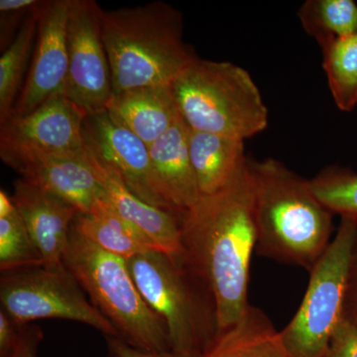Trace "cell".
<instances>
[{
	"mask_svg": "<svg viewBox=\"0 0 357 357\" xmlns=\"http://www.w3.org/2000/svg\"><path fill=\"white\" fill-rule=\"evenodd\" d=\"M43 337V332L38 326L29 324L21 326L17 344L7 357H38L39 345Z\"/></svg>",
	"mask_w": 357,
	"mask_h": 357,
	"instance_id": "83f0119b",
	"label": "cell"
},
{
	"mask_svg": "<svg viewBox=\"0 0 357 357\" xmlns=\"http://www.w3.org/2000/svg\"><path fill=\"white\" fill-rule=\"evenodd\" d=\"M128 262L141 296L166 326L171 351L201 356L218 335L210 292L180 255L151 250Z\"/></svg>",
	"mask_w": 357,
	"mask_h": 357,
	"instance_id": "8992f818",
	"label": "cell"
},
{
	"mask_svg": "<svg viewBox=\"0 0 357 357\" xmlns=\"http://www.w3.org/2000/svg\"><path fill=\"white\" fill-rule=\"evenodd\" d=\"M305 32L321 48L357 33V3L354 0H307L298 11Z\"/></svg>",
	"mask_w": 357,
	"mask_h": 357,
	"instance_id": "7402d4cb",
	"label": "cell"
},
{
	"mask_svg": "<svg viewBox=\"0 0 357 357\" xmlns=\"http://www.w3.org/2000/svg\"><path fill=\"white\" fill-rule=\"evenodd\" d=\"M21 326L0 310V357H7L13 352L20 340Z\"/></svg>",
	"mask_w": 357,
	"mask_h": 357,
	"instance_id": "f1b7e54d",
	"label": "cell"
},
{
	"mask_svg": "<svg viewBox=\"0 0 357 357\" xmlns=\"http://www.w3.org/2000/svg\"><path fill=\"white\" fill-rule=\"evenodd\" d=\"M63 262L119 338L142 351H171L166 326L141 296L128 260L98 248L73 223Z\"/></svg>",
	"mask_w": 357,
	"mask_h": 357,
	"instance_id": "5b68a950",
	"label": "cell"
},
{
	"mask_svg": "<svg viewBox=\"0 0 357 357\" xmlns=\"http://www.w3.org/2000/svg\"><path fill=\"white\" fill-rule=\"evenodd\" d=\"M37 265H43V258L18 211L0 218L1 273Z\"/></svg>",
	"mask_w": 357,
	"mask_h": 357,
	"instance_id": "d4e9b609",
	"label": "cell"
},
{
	"mask_svg": "<svg viewBox=\"0 0 357 357\" xmlns=\"http://www.w3.org/2000/svg\"><path fill=\"white\" fill-rule=\"evenodd\" d=\"M0 303L2 311L20 326L37 319H67L91 326L107 337L119 338L116 328L88 300L65 266L37 265L2 272Z\"/></svg>",
	"mask_w": 357,
	"mask_h": 357,
	"instance_id": "ba28073f",
	"label": "cell"
},
{
	"mask_svg": "<svg viewBox=\"0 0 357 357\" xmlns=\"http://www.w3.org/2000/svg\"><path fill=\"white\" fill-rule=\"evenodd\" d=\"M74 227L98 248L126 260L158 250L137 227L117 213L107 199L89 213H77Z\"/></svg>",
	"mask_w": 357,
	"mask_h": 357,
	"instance_id": "ffe728a7",
	"label": "cell"
},
{
	"mask_svg": "<svg viewBox=\"0 0 357 357\" xmlns=\"http://www.w3.org/2000/svg\"><path fill=\"white\" fill-rule=\"evenodd\" d=\"M258 255L311 271L330 245L333 213L310 180L273 158L249 159Z\"/></svg>",
	"mask_w": 357,
	"mask_h": 357,
	"instance_id": "7a4b0ae2",
	"label": "cell"
},
{
	"mask_svg": "<svg viewBox=\"0 0 357 357\" xmlns=\"http://www.w3.org/2000/svg\"><path fill=\"white\" fill-rule=\"evenodd\" d=\"M188 144L201 197L222 190L248 164L243 141L189 128Z\"/></svg>",
	"mask_w": 357,
	"mask_h": 357,
	"instance_id": "ac0fdd59",
	"label": "cell"
},
{
	"mask_svg": "<svg viewBox=\"0 0 357 357\" xmlns=\"http://www.w3.org/2000/svg\"><path fill=\"white\" fill-rule=\"evenodd\" d=\"M178 112L192 130L245 141L268 126V109L248 70L197 59L173 82Z\"/></svg>",
	"mask_w": 357,
	"mask_h": 357,
	"instance_id": "277c9868",
	"label": "cell"
},
{
	"mask_svg": "<svg viewBox=\"0 0 357 357\" xmlns=\"http://www.w3.org/2000/svg\"><path fill=\"white\" fill-rule=\"evenodd\" d=\"M114 93L171 86L198 59L183 40L180 11L163 1L100 13Z\"/></svg>",
	"mask_w": 357,
	"mask_h": 357,
	"instance_id": "3957f363",
	"label": "cell"
},
{
	"mask_svg": "<svg viewBox=\"0 0 357 357\" xmlns=\"http://www.w3.org/2000/svg\"><path fill=\"white\" fill-rule=\"evenodd\" d=\"M8 166L20 174V178L55 195L79 213H91L107 199L89 163L86 147L79 153L32 155Z\"/></svg>",
	"mask_w": 357,
	"mask_h": 357,
	"instance_id": "4fadbf2b",
	"label": "cell"
},
{
	"mask_svg": "<svg viewBox=\"0 0 357 357\" xmlns=\"http://www.w3.org/2000/svg\"><path fill=\"white\" fill-rule=\"evenodd\" d=\"M112 357H115V356H112Z\"/></svg>",
	"mask_w": 357,
	"mask_h": 357,
	"instance_id": "d6a6232c",
	"label": "cell"
},
{
	"mask_svg": "<svg viewBox=\"0 0 357 357\" xmlns=\"http://www.w3.org/2000/svg\"><path fill=\"white\" fill-rule=\"evenodd\" d=\"M328 357H357V325L345 316L333 333Z\"/></svg>",
	"mask_w": 357,
	"mask_h": 357,
	"instance_id": "4316f807",
	"label": "cell"
},
{
	"mask_svg": "<svg viewBox=\"0 0 357 357\" xmlns=\"http://www.w3.org/2000/svg\"><path fill=\"white\" fill-rule=\"evenodd\" d=\"M344 316L351 319L357 325V265L354 264L347 299H345Z\"/></svg>",
	"mask_w": 357,
	"mask_h": 357,
	"instance_id": "4dcf8cb0",
	"label": "cell"
},
{
	"mask_svg": "<svg viewBox=\"0 0 357 357\" xmlns=\"http://www.w3.org/2000/svg\"><path fill=\"white\" fill-rule=\"evenodd\" d=\"M323 67L333 100L342 112L357 105V33L321 48Z\"/></svg>",
	"mask_w": 357,
	"mask_h": 357,
	"instance_id": "603a6c76",
	"label": "cell"
},
{
	"mask_svg": "<svg viewBox=\"0 0 357 357\" xmlns=\"http://www.w3.org/2000/svg\"><path fill=\"white\" fill-rule=\"evenodd\" d=\"M43 9L32 14L26 20L13 43L1 53V57H0V123L6 121L13 114L14 107L24 86L25 74L29 70L28 64L29 61L31 62L37 31H38L40 14Z\"/></svg>",
	"mask_w": 357,
	"mask_h": 357,
	"instance_id": "44dd1931",
	"label": "cell"
},
{
	"mask_svg": "<svg viewBox=\"0 0 357 357\" xmlns=\"http://www.w3.org/2000/svg\"><path fill=\"white\" fill-rule=\"evenodd\" d=\"M109 351L115 357H185L173 351L151 352L142 351L119 337H107Z\"/></svg>",
	"mask_w": 357,
	"mask_h": 357,
	"instance_id": "f546056e",
	"label": "cell"
},
{
	"mask_svg": "<svg viewBox=\"0 0 357 357\" xmlns=\"http://www.w3.org/2000/svg\"><path fill=\"white\" fill-rule=\"evenodd\" d=\"M86 115L59 96L24 115H11L0 123V157L9 165L41 154L79 153L84 150Z\"/></svg>",
	"mask_w": 357,
	"mask_h": 357,
	"instance_id": "30bf717a",
	"label": "cell"
},
{
	"mask_svg": "<svg viewBox=\"0 0 357 357\" xmlns=\"http://www.w3.org/2000/svg\"><path fill=\"white\" fill-rule=\"evenodd\" d=\"M107 112L148 146L180 119L170 86H144L112 93Z\"/></svg>",
	"mask_w": 357,
	"mask_h": 357,
	"instance_id": "e0dca14e",
	"label": "cell"
},
{
	"mask_svg": "<svg viewBox=\"0 0 357 357\" xmlns=\"http://www.w3.org/2000/svg\"><path fill=\"white\" fill-rule=\"evenodd\" d=\"M84 147L114 169L134 195L146 203L182 217L167 201L152 166L149 146L122 128L107 110L84 119Z\"/></svg>",
	"mask_w": 357,
	"mask_h": 357,
	"instance_id": "8fae6325",
	"label": "cell"
},
{
	"mask_svg": "<svg viewBox=\"0 0 357 357\" xmlns=\"http://www.w3.org/2000/svg\"><path fill=\"white\" fill-rule=\"evenodd\" d=\"M70 2L49 0L40 14L31 63L11 115L29 114L52 98L65 96L69 70Z\"/></svg>",
	"mask_w": 357,
	"mask_h": 357,
	"instance_id": "7c38bea8",
	"label": "cell"
},
{
	"mask_svg": "<svg viewBox=\"0 0 357 357\" xmlns=\"http://www.w3.org/2000/svg\"><path fill=\"white\" fill-rule=\"evenodd\" d=\"M46 0H1L0 1V50L9 46L29 16L43 9Z\"/></svg>",
	"mask_w": 357,
	"mask_h": 357,
	"instance_id": "484cf974",
	"label": "cell"
},
{
	"mask_svg": "<svg viewBox=\"0 0 357 357\" xmlns=\"http://www.w3.org/2000/svg\"><path fill=\"white\" fill-rule=\"evenodd\" d=\"M13 187L14 204L41 253L44 266H65L66 246L79 213L55 195L24 178H17Z\"/></svg>",
	"mask_w": 357,
	"mask_h": 357,
	"instance_id": "5bb4252c",
	"label": "cell"
},
{
	"mask_svg": "<svg viewBox=\"0 0 357 357\" xmlns=\"http://www.w3.org/2000/svg\"><path fill=\"white\" fill-rule=\"evenodd\" d=\"M357 222L342 218L330 245L310 271L297 312L280 331L290 357H328L331 340L344 314L354 264Z\"/></svg>",
	"mask_w": 357,
	"mask_h": 357,
	"instance_id": "52a82bcc",
	"label": "cell"
},
{
	"mask_svg": "<svg viewBox=\"0 0 357 357\" xmlns=\"http://www.w3.org/2000/svg\"><path fill=\"white\" fill-rule=\"evenodd\" d=\"M86 153L89 163L105 190L107 201L117 213L137 227L159 251L169 255H181L182 217L138 198L122 182L114 169L103 163L86 148Z\"/></svg>",
	"mask_w": 357,
	"mask_h": 357,
	"instance_id": "9a60e30c",
	"label": "cell"
},
{
	"mask_svg": "<svg viewBox=\"0 0 357 357\" xmlns=\"http://www.w3.org/2000/svg\"><path fill=\"white\" fill-rule=\"evenodd\" d=\"M199 357H290L280 332L261 310L250 306L236 325L218 333Z\"/></svg>",
	"mask_w": 357,
	"mask_h": 357,
	"instance_id": "d6986e66",
	"label": "cell"
},
{
	"mask_svg": "<svg viewBox=\"0 0 357 357\" xmlns=\"http://www.w3.org/2000/svg\"><path fill=\"white\" fill-rule=\"evenodd\" d=\"M189 128L182 116L149 146L150 158L167 201L184 215L201 199L188 144Z\"/></svg>",
	"mask_w": 357,
	"mask_h": 357,
	"instance_id": "2e32d148",
	"label": "cell"
},
{
	"mask_svg": "<svg viewBox=\"0 0 357 357\" xmlns=\"http://www.w3.org/2000/svg\"><path fill=\"white\" fill-rule=\"evenodd\" d=\"M248 161L229 184L201 197L181 218L180 257L213 297L218 333L236 325L251 306L248 283L256 231Z\"/></svg>",
	"mask_w": 357,
	"mask_h": 357,
	"instance_id": "6da1fadb",
	"label": "cell"
},
{
	"mask_svg": "<svg viewBox=\"0 0 357 357\" xmlns=\"http://www.w3.org/2000/svg\"><path fill=\"white\" fill-rule=\"evenodd\" d=\"M102 7L95 0H70L69 70L65 96L86 116L105 112L114 89L102 33Z\"/></svg>",
	"mask_w": 357,
	"mask_h": 357,
	"instance_id": "9c48e42d",
	"label": "cell"
},
{
	"mask_svg": "<svg viewBox=\"0 0 357 357\" xmlns=\"http://www.w3.org/2000/svg\"><path fill=\"white\" fill-rule=\"evenodd\" d=\"M317 198L333 215L357 222V173L337 166L328 167L310 180Z\"/></svg>",
	"mask_w": 357,
	"mask_h": 357,
	"instance_id": "cb8c5ba5",
	"label": "cell"
},
{
	"mask_svg": "<svg viewBox=\"0 0 357 357\" xmlns=\"http://www.w3.org/2000/svg\"><path fill=\"white\" fill-rule=\"evenodd\" d=\"M354 264L357 265V239L356 243V249H354Z\"/></svg>",
	"mask_w": 357,
	"mask_h": 357,
	"instance_id": "1f68e13d",
	"label": "cell"
}]
</instances>
